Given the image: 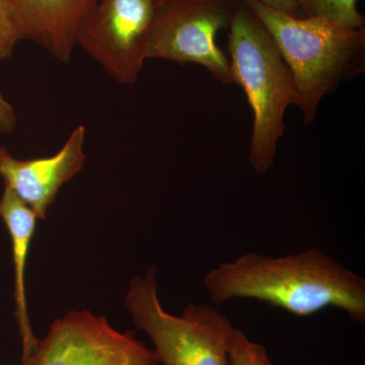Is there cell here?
Here are the masks:
<instances>
[{
  "instance_id": "obj_1",
  "label": "cell",
  "mask_w": 365,
  "mask_h": 365,
  "mask_svg": "<svg viewBox=\"0 0 365 365\" xmlns=\"http://www.w3.org/2000/svg\"><path fill=\"white\" fill-rule=\"evenodd\" d=\"M203 284L215 304L255 299L300 318L336 307L365 323L364 278L316 248L282 257L249 252L209 270Z\"/></svg>"
},
{
  "instance_id": "obj_2",
  "label": "cell",
  "mask_w": 365,
  "mask_h": 365,
  "mask_svg": "<svg viewBox=\"0 0 365 365\" xmlns=\"http://www.w3.org/2000/svg\"><path fill=\"white\" fill-rule=\"evenodd\" d=\"M228 50L234 83L242 86L253 110L249 162L255 172L273 167L284 132V114L299 106L294 78L265 26L242 0H237L228 26Z\"/></svg>"
},
{
  "instance_id": "obj_3",
  "label": "cell",
  "mask_w": 365,
  "mask_h": 365,
  "mask_svg": "<svg viewBox=\"0 0 365 365\" xmlns=\"http://www.w3.org/2000/svg\"><path fill=\"white\" fill-rule=\"evenodd\" d=\"M242 1L277 46L294 78L304 122L313 123L321 101L364 47V28H350L324 18H297L257 0Z\"/></svg>"
},
{
  "instance_id": "obj_4",
  "label": "cell",
  "mask_w": 365,
  "mask_h": 365,
  "mask_svg": "<svg viewBox=\"0 0 365 365\" xmlns=\"http://www.w3.org/2000/svg\"><path fill=\"white\" fill-rule=\"evenodd\" d=\"M157 275L151 266L134 277L124 304L136 328L153 341L160 364L230 365L234 324L208 304H189L181 316L170 314L160 304Z\"/></svg>"
},
{
  "instance_id": "obj_5",
  "label": "cell",
  "mask_w": 365,
  "mask_h": 365,
  "mask_svg": "<svg viewBox=\"0 0 365 365\" xmlns=\"http://www.w3.org/2000/svg\"><path fill=\"white\" fill-rule=\"evenodd\" d=\"M163 0H97L79 26L76 44L121 85H133Z\"/></svg>"
},
{
  "instance_id": "obj_6",
  "label": "cell",
  "mask_w": 365,
  "mask_h": 365,
  "mask_svg": "<svg viewBox=\"0 0 365 365\" xmlns=\"http://www.w3.org/2000/svg\"><path fill=\"white\" fill-rule=\"evenodd\" d=\"M237 0H163L148 59L199 64L216 81L234 83L230 60L216 44L228 29Z\"/></svg>"
},
{
  "instance_id": "obj_7",
  "label": "cell",
  "mask_w": 365,
  "mask_h": 365,
  "mask_svg": "<svg viewBox=\"0 0 365 365\" xmlns=\"http://www.w3.org/2000/svg\"><path fill=\"white\" fill-rule=\"evenodd\" d=\"M155 350L133 332L113 328L102 314L71 311L55 319L21 365H158Z\"/></svg>"
},
{
  "instance_id": "obj_8",
  "label": "cell",
  "mask_w": 365,
  "mask_h": 365,
  "mask_svg": "<svg viewBox=\"0 0 365 365\" xmlns=\"http://www.w3.org/2000/svg\"><path fill=\"white\" fill-rule=\"evenodd\" d=\"M86 135V127L79 125L58 153L33 160L16 158L0 146V177L6 187L32 209L38 220H45L59 190L85 165Z\"/></svg>"
},
{
  "instance_id": "obj_9",
  "label": "cell",
  "mask_w": 365,
  "mask_h": 365,
  "mask_svg": "<svg viewBox=\"0 0 365 365\" xmlns=\"http://www.w3.org/2000/svg\"><path fill=\"white\" fill-rule=\"evenodd\" d=\"M23 40L63 63L71 61L81 24L97 0H4Z\"/></svg>"
},
{
  "instance_id": "obj_10",
  "label": "cell",
  "mask_w": 365,
  "mask_h": 365,
  "mask_svg": "<svg viewBox=\"0 0 365 365\" xmlns=\"http://www.w3.org/2000/svg\"><path fill=\"white\" fill-rule=\"evenodd\" d=\"M0 217L6 223L11 235L14 266V302L16 319L21 339V357H25L37 345L29 318L26 295V265L29 249L37 223V216L32 209L21 201L11 189L4 188L0 198Z\"/></svg>"
},
{
  "instance_id": "obj_11",
  "label": "cell",
  "mask_w": 365,
  "mask_h": 365,
  "mask_svg": "<svg viewBox=\"0 0 365 365\" xmlns=\"http://www.w3.org/2000/svg\"><path fill=\"white\" fill-rule=\"evenodd\" d=\"M295 16L324 18L350 28H364L357 0H299Z\"/></svg>"
},
{
  "instance_id": "obj_12",
  "label": "cell",
  "mask_w": 365,
  "mask_h": 365,
  "mask_svg": "<svg viewBox=\"0 0 365 365\" xmlns=\"http://www.w3.org/2000/svg\"><path fill=\"white\" fill-rule=\"evenodd\" d=\"M230 365H276L265 346L250 339L241 329L235 328L228 348Z\"/></svg>"
},
{
  "instance_id": "obj_13",
  "label": "cell",
  "mask_w": 365,
  "mask_h": 365,
  "mask_svg": "<svg viewBox=\"0 0 365 365\" xmlns=\"http://www.w3.org/2000/svg\"><path fill=\"white\" fill-rule=\"evenodd\" d=\"M21 41L23 38L11 9L4 0H0V61L11 59Z\"/></svg>"
},
{
  "instance_id": "obj_14",
  "label": "cell",
  "mask_w": 365,
  "mask_h": 365,
  "mask_svg": "<svg viewBox=\"0 0 365 365\" xmlns=\"http://www.w3.org/2000/svg\"><path fill=\"white\" fill-rule=\"evenodd\" d=\"M18 117L13 106L0 93V133H11L16 129Z\"/></svg>"
},
{
  "instance_id": "obj_15",
  "label": "cell",
  "mask_w": 365,
  "mask_h": 365,
  "mask_svg": "<svg viewBox=\"0 0 365 365\" xmlns=\"http://www.w3.org/2000/svg\"><path fill=\"white\" fill-rule=\"evenodd\" d=\"M261 2L264 6L280 11V13L294 16L297 13V2L299 0H257Z\"/></svg>"
}]
</instances>
